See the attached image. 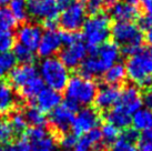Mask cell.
Returning <instances> with one entry per match:
<instances>
[{
	"label": "cell",
	"mask_w": 152,
	"mask_h": 151,
	"mask_svg": "<svg viewBox=\"0 0 152 151\" xmlns=\"http://www.w3.org/2000/svg\"><path fill=\"white\" fill-rule=\"evenodd\" d=\"M82 36L89 47V50L103 45L110 37V18L108 15L99 12L86 19L82 26Z\"/></svg>",
	"instance_id": "6da1fadb"
},
{
	"label": "cell",
	"mask_w": 152,
	"mask_h": 151,
	"mask_svg": "<svg viewBox=\"0 0 152 151\" xmlns=\"http://www.w3.org/2000/svg\"><path fill=\"white\" fill-rule=\"evenodd\" d=\"M39 72L41 80L48 86V88L58 92L66 88L69 80V70L60 59L55 57L45 58L39 66Z\"/></svg>",
	"instance_id": "7a4b0ae2"
},
{
	"label": "cell",
	"mask_w": 152,
	"mask_h": 151,
	"mask_svg": "<svg viewBox=\"0 0 152 151\" xmlns=\"http://www.w3.org/2000/svg\"><path fill=\"white\" fill-rule=\"evenodd\" d=\"M126 72L129 79L142 88L151 89L152 87V60L143 50L128 59Z\"/></svg>",
	"instance_id": "3957f363"
},
{
	"label": "cell",
	"mask_w": 152,
	"mask_h": 151,
	"mask_svg": "<svg viewBox=\"0 0 152 151\" xmlns=\"http://www.w3.org/2000/svg\"><path fill=\"white\" fill-rule=\"evenodd\" d=\"M64 89L68 100L78 106H89L92 103L98 90L97 84L92 79H87L79 75L69 78Z\"/></svg>",
	"instance_id": "277c9868"
},
{
	"label": "cell",
	"mask_w": 152,
	"mask_h": 151,
	"mask_svg": "<svg viewBox=\"0 0 152 151\" xmlns=\"http://www.w3.org/2000/svg\"><path fill=\"white\" fill-rule=\"evenodd\" d=\"M78 105L66 99L64 103L52 110L50 113V125L53 130L61 134L66 133L69 128H71V123L76 116V112L78 111Z\"/></svg>",
	"instance_id": "5b68a950"
},
{
	"label": "cell",
	"mask_w": 152,
	"mask_h": 151,
	"mask_svg": "<svg viewBox=\"0 0 152 151\" xmlns=\"http://www.w3.org/2000/svg\"><path fill=\"white\" fill-rule=\"evenodd\" d=\"M110 31L115 42H118L122 47L142 46L143 34L133 22L117 21Z\"/></svg>",
	"instance_id": "8992f818"
},
{
	"label": "cell",
	"mask_w": 152,
	"mask_h": 151,
	"mask_svg": "<svg viewBox=\"0 0 152 151\" xmlns=\"http://www.w3.org/2000/svg\"><path fill=\"white\" fill-rule=\"evenodd\" d=\"M23 138L29 142L30 151H57V141L45 127L27 129Z\"/></svg>",
	"instance_id": "52a82bcc"
},
{
	"label": "cell",
	"mask_w": 152,
	"mask_h": 151,
	"mask_svg": "<svg viewBox=\"0 0 152 151\" xmlns=\"http://www.w3.org/2000/svg\"><path fill=\"white\" fill-rule=\"evenodd\" d=\"M87 16L86 6L82 1L75 0L70 4L60 16V25L64 29V31H71L76 32L83 26Z\"/></svg>",
	"instance_id": "ba28073f"
},
{
	"label": "cell",
	"mask_w": 152,
	"mask_h": 151,
	"mask_svg": "<svg viewBox=\"0 0 152 151\" xmlns=\"http://www.w3.org/2000/svg\"><path fill=\"white\" fill-rule=\"evenodd\" d=\"M100 123V116L97 109L85 107L78 111L71 123V130L75 136H82L89 131L97 129Z\"/></svg>",
	"instance_id": "9c48e42d"
},
{
	"label": "cell",
	"mask_w": 152,
	"mask_h": 151,
	"mask_svg": "<svg viewBox=\"0 0 152 151\" xmlns=\"http://www.w3.org/2000/svg\"><path fill=\"white\" fill-rule=\"evenodd\" d=\"M27 13L34 19L46 20L57 19L59 13V6L57 0H26Z\"/></svg>",
	"instance_id": "30bf717a"
},
{
	"label": "cell",
	"mask_w": 152,
	"mask_h": 151,
	"mask_svg": "<svg viewBox=\"0 0 152 151\" xmlns=\"http://www.w3.org/2000/svg\"><path fill=\"white\" fill-rule=\"evenodd\" d=\"M87 46L82 41H78L71 46L64 47L60 51V61L67 68L79 67L87 57Z\"/></svg>",
	"instance_id": "8fae6325"
},
{
	"label": "cell",
	"mask_w": 152,
	"mask_h": 151,
	"mask_svg": "<svg viewBox=\"0 0 152 151\" xmlns=\"http://www.w3.org/2000/svg\"><path fill=\"white\" fill-rule=\"evenodd\" d=\"M121 91L118 86L104 84L97 90L94 97V105L99 110H109L119 102Z\"/></svg>",
	"instance_id": "7c38bea8"
},
{
	"label": "cell",
	"mask_w": 152,
	"mask_h": 151,
	"mask_svg": "<svg viewBox=\"0 0 152 151\" xmlns=\"http://www.w3.org/2000/svg\"><path fill=\"white\" fill-rule=\"evenodd\" d=\"M42 36V30L37 25L25 23L17 31L18 43L30 49L31 51L37 50L39 42Z\"/></svg>",
	"instance_id": "4fadbf2b"
},
{
	"label": "cell",
	"mask_w": 152,
	"mask_h": 151,
	"mask_svg": "<svg viewBox=\"0 0 152 151\" xmlns=\"http://www.w3.org/2000/svg\"><path fill=\"white\" fill-rule=\"evenodd\" d=\"M90 54L94 56L107 69H109L115 63V61H118L120 57V49L117 43L107 41L101 46L91 49Z\"/></svg>",
	"instance_id": "5bb4252c"
},
{
	"label": "cell",
	"mask_w": 152,
	"mask_h": 151,
	"mask_svg": "<svg viewBox=\"0 0 152 151\" xmlns=\"http://www.w3.org/2000/svg\"><path fill=\"white\" fill-rule=\"evenodd\" d=\"M39 77L38 70L34 65H21L10 71L9 81L16 89H21L32 79Z\"/></svg>",
	"instance_id": "9a60e30c"
},
{
	"label": "cell",
	"mask_w": 152,
	"mask_h": 151,
	"mask_svg": "<svg viewBox=\"0 0 152 151\" xmlns=\"http://www.w3.org/2000/svg\"><path fill=\"white\" fill-rule=\"evenodd\" d=\"M119 106L122 107L123 109L130 114L141 109L142 98H141L139 89L134 86H127L120 95Z\"/></svg>",
	"instance_id": "2e32d148"
},
{
	"label": "cell",
	"mask_w": 152,
	"mask_h": 151,
	"mask_svg": "<svg viewBox=\"0 0 152 151\" xmlns=\"http://www.w3.org/2000/svg\"><path fill=\"white\" fill-rule=\"evenodd\" d=\"M61 47L60 34L57 31H46L42 34L38 46V54L43 58H50L59 51Z\"/></svg>",
	"instance_id": "e0dca14e"
},
{
	"label": "cell",
	"mask_w": 152,
	"mask_h": 151,
	"mask_svg": "<svg viewBox=\"0 0 152 151\" xmlns=\"http://www.w3.org/2000/svg\"><path fill=\"white\" fill-rule=\"evenodd\" d=\"M34 100H36V108H38L42 113L51 112L60 105L61 95L50 88H43Z\"/></svg>",
	"instance_id": "ac0fdd59"
},
{
	"label": "cell",
	"mask_w": 152,
	"mask_h": 151,
	"mask_svg": "<svg viewBox=\"0 0 152 151\" xmlns=\"http://www.w3.org/2000/svg\"><path fill=\"white\" fill-rule=\"evenodd\" d=\"M102 137L99 129H93L87 133L80 136L77 140L76 151H101Z\"/></svg>",
	"instance_id": "d6986e66"
},
{
	"label": "cell",
	"mask_w": 152,
	"mask_h": 151,
	"mask_svg": "<svg viewBox=\"0 0 152 151\" xmlns=\"http://www.w3.org/2000/svg\"><path fill=\"white\" fill-rule=\"evenodd\" d=\"M110 15L117 21H127L131 22L137 18H139V9L135 6L128 4L123 1L115 2L110 7Z\"/></svg>",
	"instance_id": "ffe728a7"
},
{
	"label": "cell",
	"mask_w": 152,
	"mask_h": 151,
	"mask_svg": "<svg viewBox=\"0 0 152 151\" xmlns=\"http://www.w3.org/2000/svg\"><path fill=\"white\" fill-rule=\"evenodd\" d=\"M106 119L108 123L113 125L118 129H128L131 125V114L119 105L107 112Z\"/></svg>",
	"instance_id": "44dd1931"
},
{
	"label": "cell",
	"mask_w": 152,
	"mask_h": 151,
	"mask_svg": "<svg viewBox=\"0 0 152 151\" xmlns=\"http://www.w3.org/2000/svg\"><path fill=\"white\" fill-rule=\"evenodd\" d=\"M16 105L12 88L7 82H0V116L9 113Z\"/></svg>",
	"instance_id": "7402d4cb"
},
{
	"label": "cell",
	"mask_w": 152,
	"mask_h": 151,
	"mask_svg": "<svg viewBox=\"0 0 152 151\" xmlns=\"http://www.w3.org/2000/svg\"><path fill=\"white\" fill-rule=\"evenodd\" d=\"M131 123L137 131H147L152 129V112L144 109H140L133 113L131 118Z\"/></svg>",
	"instance_id": "603a6c76"
},
{
	"label": "cell",
	"mask_w": 152,
	"mask_h": 151,
	"mask_svg": "<svg viewBox=\"0 0 152 151\" xmlns=\"http://www.w3.org/2000/svg\"><path fill=\"white\" fill-rule=\"evenodd\" d=\"M103 75H104V81L107 82V84L118 86V84L122 82L124 78L127 77V72H126L124 65L117 62L113 66H111Z\"/></svg>",
	"instance_id": "cb8c5ba5"
},
{
	"label": "cell",
	"mask_w": 152,
	"mask_h": 151,
	"mask_svg": "<svg viewBox=\"0 0 152 151\" xmlns=\"http://www.w3.org/2000/svg\"><path fill=\"white\" fill-rule=\"evenodd\" d=\"M43 88H45L43 81L40 77H37L31 81H29L26 86H23L20 89V92H21V96L23 98L29 99V100H34V99H36V97L41 92V90Z\"/></svg>",
	"instance_id": "d4e9b609"
},
{
	"label": "cell",
	"mask_w": 152,
	"mask_h": 151,
	"mask_svg": "<svg viewBox=\"0 0 152 151\" xmlns=\"http://www.w3.org/2000/svg\"><path fill=\"white\" fill-rule=\"evenodd\" d=\"M23 117L26 119L27 125L32 127H43L47 123V119L45 113H42L34 106H30L26 109Z\"/></svg>",
	"instance_id": "484cf974"
},
{
	"label": "cell",
	"mask_w": 152,
	"mask_h": 151,
	"mask_svg": "<svg viewBox=\"0 0 152 151\" xmlns=\"http://www.w3.org/2000/svg\"><path fill=\"white\" fill-rule=\"evenodd\" d=\"M13 55L17 59V61L23 63V65H32V62L36 59L34 51L23 47L20 43H17L13 47Z\"/></svg>",
	"instance_id": "4316f807"
},
{
	"label": "cell",
	"mask_w": 152,
	"mask_h": 151,
	"mask_svg": "<svg viewBox=\"0 0 152 151\" xmlns=\"http://www.w3.org/2000/svg\"><path fill=\"white\" fill-rule=\"evenodd\" d=\"M100 132H101L102 142L107 143V144H113L120 137V131L118 128L108 122L102 126Z\"/></svg>",
	"instance_id": "83f0119b"
},
{
	"label": "cell",
	"mask_w": 152,
	"mask_h": 151,
	"mask_svg": "<svg viewBox=\"0 0 152 151\" xmlns=\"http://www.w3.org/2000/svg\"><path fill=\"white\" fill-rule=\"evenodd\" d=\"M10 11L17 21H25L27 19V8L26 0H10L9 2Z\"/></svg>",
	"instance_id": "f1b7e54d"
},
{
	"label": "cell",
	"mask_w": 152,
	"mask_h": 151,
	"mask_svg": "<svg viewBox=\"0 0 152 151\" xmlns=\"http://www.w3.org/2000/svg\"><path fill=\"white\" fill-rule=\"evenodd\" d=\"M17 20L7 8H0V31H10L16 27Z\"/></svg>",
	"instance_id": "f546056e"
},
{
	"label": "cell",
	"mask_w": 152,
	"mask_h": 151,
	"mask_svg": "<svg viewBox=\"0 0 152 151\" xmlns=\"http://www.w3.org/2000/svg\"><path fill=\"white\" fill-rule=\"evenodd\" d=\"M9 125H10V128L12 130L13 133H22L23 131H26V128H27V122H26V119L23 117V114L20 112H15L11 116L10 120H9Z\"/></svg>",
	"instance_id": "4dcf8cb0"
},
{
	"label": "cell",
	"mask_w": 152,
	"mask_h": 151,
	"mask_svg": "<svg viewBox=\"0 0 152 151\" xmlns=\"http://www.w3.org/2000/svg\"><path fill=\"white\" fill-rule=\"evenodd\" d=\"M17 59L11 51L0 54V68L4 71H11L17 65Z\"/></svg>",
	"instance_id": "1f68e13d"
},
{
	"label": "cell",
	"mask_w": 152,
	"mask_h": 151,
	"mask_svg": "<svg viewBox=\"0 0 152 151\" xmlns=\"http://www.w3.org/2000/svg\"><path fill=\"white\" fill-rule=\"evenodd\" d=\"M0 151H30V146L29 142L25 138H22L16 142L0 144Z\"/></svg>",
	"instance_id": "d6a6232c"
},
{
	"label": "cell",
	"mask_w": 152,
	"mask_h": 151,
	"mask_svg": "<svg viewBox=\"0 0 152 151\" xmlns=\"http://www.w3.org/2000/svg\"><path fill=\"white\" fill-rule=\"evenodd\" d=\"M138 151H152V129L143 131L138 137Z\"/></svg>",
	"instance_id": "836d02e7"
},
{
	"label": "cell",
	"mask_w": 152,
	"mask_h": 151,
	"mask_svg": "<svg viewBox=\"0 0 152 151\" xmlns=\"http://www.w3.org/2000/svg\"><path fill=\"white\" fill-rule=\"evenodd\" d=\"M15 38L11 31H0V54L10 51L13 46Z\"/></svg>",
	"instance_id": "e575fe53"
},
{
	"label": "cell",
	"mask_w": 152,
	"mask_h": 151,
	"mask_svg": "<svg viewBox=\"0 0 152 151\" xmlns=\"http://www.w3.org/2000/svg\"><path fill=\"white\" fill-rule=\"evenodd\" d=\"M12 134L13 132L10 128L9 122L2 118H0V143L1 144L7 143L11 139Z\"/></svg>",
	"instance_id": "d590c367"
},
{
	"label": "cell",
	"mask_w": 152,
	"mask_h": 151,
	"mask_svg": "<svg viewBox=\"0 0 152 151\" xmlns=\"http://www.w3.org/2000/svg\"><path fill=\"white\" fill-rule=\"evenodd\" d=\"M60 40H61V45H64L66 47L71 46L76 42L80 41L81 36L77 32H71V31H62L59 32Z\"/></svg>",
	"instance_id": "8d00e7d4"
},
{
	"label": "cell",
	"mask_w": 152,
	"mask_h": 151,
	"mask_svg": "<svg viewBox=\"0 0 152 151\" xmlns=\"http://www.w3.org/2000/svg\"><path fill=\"white\" fill-rule=\"evenodd\" d=\"M86 10L89 11L91 15L99 13L102 6H106V0H85Z\"/></svg>",
	"instance_id": "74e56055"
},
{
	"label": "cell",
	"mask_w": 152,
	"mask_h": 151,
	"mask_svg": "<svg viewBox=\"0 0 152 151\" xmlns=\"http://www.w3.org/2000/svg\"><path fill=\"white\" fill-rule=\"evenodd\" d=\"M110 151H138L133 143L128 142L123 139L119 138L115 142L112 144Z\"/></svg>",
	"instance_id": "f35d334b"
},
{
	"label": "cell",
	"mask_w": 152,
	"mask_h": 151,
	"mask_svg": "<svg viewBox=\"0 0 152 151\" xmlns=\"http://www.w3.org/2000/svg\"><path fill=\"white\" fill-rule=\"evenodd\" d=\"M77 137L72 133H64L60 138V144L64 149H72L76 147Z\"/></svg>",
	"instance_id": "ab89813d"
},
{
	"label": "cell",
	"mask_w": 152,
	"mask_h": 151,
	"mask_svg": "<svg viewBox=\"0 0 152 151\" xmlns=\"http://www.w3.org/2000/svg\"><path fill=\"white\" fill-rule=\"evenodd\" d=\"M152 26V16L145 15L138 18V28L141 31H148Z\"/></svg>",
	"instance_id": "60d3db41"
},
{
	"label": "cell",
	"mask_w": 152,
	"mask_h": 151,
	"mask_svg": "<svg viewBox=\"0 0 152 151\" xmlns=\"http://www.w3.org/2000/svg\"><path fill=\"white\" fill-rule=\"evenodd\" d=\"M138 137H139V134H138L137 130H134V129H129V128H128L127 130L123 131V133L120 134V138L131 143L135 142L138 140Z\"/></svg>",
	"instance_id": "b9f144b4"
},
{
	"label": "cell",
	"mask_w": 152,
	"mask_h": 151,
	"mask_svg": "<svg viewBox=\"0 0 152 151\" xmlns=\"http://www.w3.org/2000/svg\"><path fill=\"white\" fill-rule=\"evenodd\" d=\"M141 98H142V105L145 106V109L152 112V89H147Z\"/></svg>",
	"instance_id": "7bdbcfd3"
},
{
	"label": "cell",
	"mask_w": 152,
	"mask_h": 151,
	"mask_svg": "<svg viewBox=\"0 0 152 151\" xmlns=\"http://www.w3.org/2000/svg\"><path fill=\"white\" fill-rule=\"evenodd\" d=\"M43 27L47 29V31H56L57 27H58V20L57 19H46L42 21Z\"/></svg>",
	"instance_id": "ee69618b"
},
{
	"label": "cell",
	"mask_w": 152,
	"mask_h": 151,
	"mask_svg": "<svg viewBox=\"0 0 152 151\" xmlns=\"http://www.w3.org/2000/svg\"><path fill=\"white\" fill-rule=\"evenodd\" d=\"M141 4L147 15L152 16V0H141Z\"/></svg>",
	"instance_id": "f6af8a7d"
},
{
	"label": "cell",
	"mask_w": 152,
	"mask_h": 151,
	"mask_svg": "<svg viewBox=\"0 0 152 151\" xmlns=\"http://www.w3.org/2000/svg\"><path fill=\"white\" fill-rule=\"evenodd\" d=\"M75 0H57V4L59 6V9H64L67 8L70 4H72Z\"/></svg>",
	"instance_id": "bcb514c9"
},
{
	"label": "cell",
	"mask_w": 152,
	"mask_h": 151,
	"mask_svg": "<svg viewBox=\"0 0 152 151\" xmlns=\"http://www.w3.org/2000/svg\"><path fill=\"white\" fill-rule=\"evenodd\" d=\"M145 38H147V41L150 42V43H152V26H151V28H150V29L147 31Z\"/></svg>",
	"instance_id": "7dc6e473"
},
{
	"label": "cell",
	"mask_w": 152,
	"mask_h": 151,
	"mask_svg": "<svg viewBox=\"0 0 152 151\" xmlns=\"http://www.w3.org/2000/svg\"><path fill=\"white\" fill-rule=\"evenodd\" d=\"M10 0H0V8H6L7 6H9Z\"/></svg>",
	"instance_id": "c3c4849f"
},
{
	"label": "cell",
	"mask_w": 152,
	"mask_h": 151,
	"mask_svg": "<svg viewBox=\"0 0 152 151\" xmlns=\"http://www.w3.org/2000/svg\"><path fill=\"white\" fill-rule=\"evenodd\" d=\"M123 2H126L128 4H131V6H135V4L139 2V0H123Z\"/></svg>",
	"instance_id": "681fc988"
},
{
	"label": "cell",
	"mask_w": 152,
	"mask_h": 151,
	"mask_svg": "<svg viewBox=\"0 0 152 151\" xmlns=\"http://www.w3.org/2000/svg\"><path fill=\"white\" fill-rule=\"evenodd\" d=\"M149 57H150V58H151V60H152V46L150 47V49H149Z\"/></svg>",
	"instance_id": "f907efd6"
},
{
	"label": "cell",
	"mask_w": 152,
	"mask_h": 151,
	"mask_svg": "<svg viewBox=\"0 0 152 151\" xmlns=\"http://www.w3.org/2000/svg\"><path fill=\"white\" fill-rule=\"evenodd\" d=\"M4 75V70H2V69H1V68H0V77H1V76Z\"/></svg>",
	"instance_id": "816d5d0a"
}]
</instances>
